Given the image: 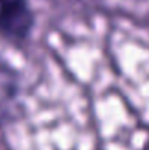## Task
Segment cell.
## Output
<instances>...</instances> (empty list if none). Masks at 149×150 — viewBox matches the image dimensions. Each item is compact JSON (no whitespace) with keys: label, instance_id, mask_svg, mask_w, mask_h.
Returning <instances> with one entry per match:
<instances>
[{"label":"cell","instance_id":"cell-2","mask_svg":"<svg viewBox=\"0 0 149 150\" xmlns=\"http://www.w3.org/2000/svg\"><path fill=\"white\" fill-rule=\"evenodd\" d=\"M21 82L16 71L0 64V125L12 121L19 112Z\"/></svg>","mask_w":149,"mask_h":150},{"label":"cell","instance_id":"cell-1","mask_svg":"<svg viewBox=\"0 0 149 150\" xmlns=\"http://www.w3.org/2000/svg\"><path fill=\"white\" fill-rule=\"evenodd\" d=\"M35 16L28 0H0V35L12 44H24L31 37Z\"/></svg>","mask_w":149,"mask_h":150}]
</instances>
